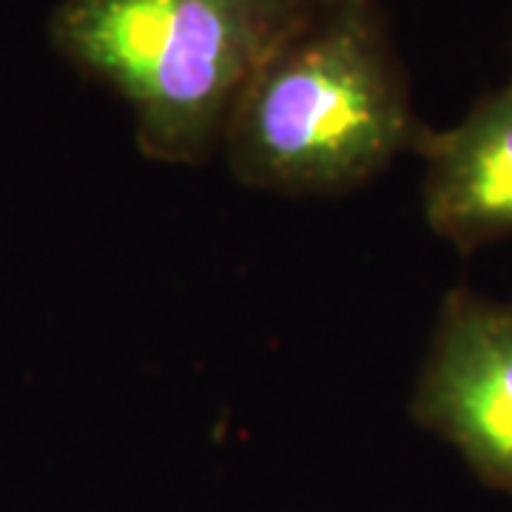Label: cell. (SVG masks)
<instances>
[{
    "mask_svg": "<svg viewBox=\"0 0 512 512\" xmlns=\"http://www.w3.org/2000/svg\"><path fill=\"white\" fill-rule=\"evenodd\" d=\"M424 134L382 0H316L242 92L222 151L239 183L328 197L373 180Z\"/></svg>",
    "mask_w": 512,
    "mask_h": 512,
    "instance_id": "6da1fadb",
    "label": "cell"
},
{
    "mask_svg": "<svg viewBox=\"0 0 512 512\" xmlns=\"http://www.w3.org/2000/svg\"><path fill=\"white\" fill-rule=\"evenodd\" d=\"M316 0H63L49 35L109 86L154 163L200 165L239 97Z\"/></svg>",
    "mask_w": 512,
    "mask_h": 512,
    "instance_id": "7a4b0ae2",
    "label": "cell"
},
{
    "mask_svg": "<svg viewBox=\"0 0 512 512\" xmlns=\"http://www.w3.org/2000/svg\"><path fill=\"white\" fill-rule=\"evenodd\" d=\"M410 413L487 487L512 495V302L447 293Z\"/></svg>",
    "mask_w": 512,
    "mask_h": 512,
    "instance_id": "3957f363",
    "label": "cell"
},
{
    "mask_svg": "<svg viewBox=\"0 0 512 512\" xmlns=\"http://www.w3.org/2000/svg\"><path fill=\"white\" fill-rule=\"evenodd\" d=\"M424 157V217L470 254L512 237V80L481 97L456 126L419 143Z\"/></svg>",
    "mask_w": 512,
    "mask_h": 512,
    "instance_id": "277c9868",
    "label": "cell"
}]
</instances>
